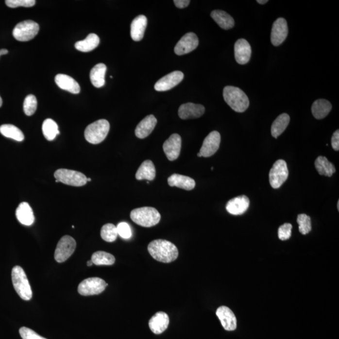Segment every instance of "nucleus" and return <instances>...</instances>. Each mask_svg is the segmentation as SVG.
Segmentation results:
<instances>
[{
    "mask_svg": "<svg viewBox=\"0 0 339 339\" xmlns=\"http://www.w3.org/2000/svg\"><path fill=\"white\" fill-rule=\"evenodd\" d=\"M148 250L155 260L165 263L173 262L179 256L177 246L165 239L152 241L148 246Z\"/></svg>",
    "mask_w": 339,
    "mask_h": 339,
    "instance_id": "nucleus-1",
    "label": "nucleus"
},
{
    "mask_svg": "<svg viewBox=\"0 0 339 339\" xmlns=\"http://www.w3.org/2000/svg\"><path fill=\"white\" fill-rule=\"evenodd\" d=\"M223 97L227 104L236 112L243 113L250 106L248 96L237 87H225L223 90Z\"/></svg>",
    "mask_w": 339,
    "mask_h": 339,
    "instance_id": "nucleus-2",
    "label": "nucleus"
},
{
    "mask_svg": "<svg viewBox=\"0 0 339 339\" xmlns=\"http://www.w3.org/2000/svg\"><path fill=\"white\" fill-rule=\"evenodd\" d=\"M130 218L139 226L150 227L156 226L159 223L161 216L155 208L143 207L137 208L131 212Z\"/></svg>",
    "mask_w": 339,
    "mask_h": 339,
    "instance_id": "nucleus-3",
    "label": "nucleus"
},
{
    "mask_svg": "<svg viewBox=\"0 0 339 339\" xmlns=\"http://www.w3.org/2000/svg\"><path fill=\"white\" fill-rule=\"evenodd\" d=\"M12 280L16 292L21 299L29 301L32 297V291L24 270L20 266L12 269Z\"/></svg>",
    "mask_w": 339,
    "mask_h": 339,
    "instance_id": "nucleus-4",
    "label": "nucleus"
},
{
    "mask_svg": "<svg viewBox=\"0 0 339 339\" xmlns=\"http://www.w3.org/2000/svg\"><path fill=\"white\" fill-rule=\"evenodd\" d=\"M110 129V124L106 119L98 120L90 124L85 128V136L88 142L97 145L106 138Z\"/></svg>",
    "mask_w": 339,
    "mask_h": 339,
    "instance_id": "nucleus-5",
    "label": "nucleus"
},
{
    "mask_svg": "<svg viewBox=\"0 0 339 339\" xmlns=\"http://www.w3.org/2000/svg\"><path fill=\"white\" fill-rule=\"evenodd\" d=\"M55 179L66 185L81 186L87 184V178L79 171L66 169L57 170L54 173Z\"/></svg>",
    "mask_w": 339,
    "mask_h": 339,
    "instance_id": "nucleus-6",
    "label": "nucleus"
},
{
    "mask_svg": "<svg viewBox=\"0 0 339 339\" xmlns=\"http://www.w3.org/2000/svg\"><path fill=\"white\" fill-rule=\"evenodd\" d=\"M39 31V25L32 20L21 21L18 23L13 31V35L20 42H27L33 39Z\"/></svg>",
    "mask_w": 339,
    "mask_h": 339,
    "instance_id": "nucleus-7",
    "label": "nucleus"
},
{
    "mask_svg": "<svg viewBox=\"0 0 339 339\" xmlns=\"http://www.w3.org/2000/svg\"><path fill=\"white\" fill-rule=\"evenodd\" d=\"M76 248V242L70 236H64L58 242L54 257L58 263H63L69 258Z\"/></svg>",
    "mask_w": 339,
    "mask_h": 339,
    "instance_id": "nucleus-8",
    "label": "nucleus"
},
{
    "mask_svg": "<svg viewBox=\"0 0 339 339\" xmlns=\"http://www.w3.org/2000/svg\"><path fill=\"white\" fill-rule=\"evenodd\" d=\"M288 170L286 162L278 160L274 163L270 171V183L273 188H280L288 179Z\"/></svg>",
    "mask_w": 339,
    "mask_h": 339,
    "instance_id": "nucleus-9",
    "label": "nucleus"
},
{
    "mask_svg": "<svg viewBox=\"0 0 339 339\" xmlns=\"http://www.w3.org/2000/svg\"><path fill=\"white\" fill-rule=\"evenodd\" d=\"M108 285V283L102 278H89L79 284L78 292L83 296L99 295L104 291Z\"/></svg>",
    "mask_w": 339,
    "mask_h": 339,
    "instance_id": "nucleus-10",
    "label": "nucleus"
},
{
    "mask_svg": "<svg viewBox=\"0 0 339 339\" xmlns=\"http://www.w3.org/2000/svg\"><path fill=\"white\" fill-rule=\"evenodd\" d=\"M198 46V37L194 33L189 32L178 42L174 48L175 53L178 55H185L194 51Z\"/></svg>",
    "mask_w": 339,
    "mask_h": 339,
    "instance_id": "nucleus-11",
    "label": "nucleus"
},
{
    "mask_svg": "<svg viewBox=\"0 0 339 339\" xmlns=\"http://www.w3.org/2000/svg\"><path fill=\"white\" fill-rule=\"evenodd\" d=\"M220 133L214 131L210 133L203 140L200 152L202 157H210L215 154L220 149Z\"/></svg>",
    "mask_w": 339,
    "mask_h": 339,
    "instance_id": "nucleus-12",
    "label": "nucleus"
},
{
    "mask_svg": "<svg viewBox=\"0 0 339 339\" xmlns=\"http://www.w3.org/2000/svg\"><path fill=\"white\" fill-rule=\"evenodd\" d=\"M288 33L287 21L283 18H279L272 24L271 33V42L274 46L282 44L287 37Z\"/></svg>",
    "mask_w": 339,
    "mask_h": 339,
    "instance_id": "nucleus-13",
    "label": "nucleus"
},
{
    "mask_svg": "<svg viewBox=\"0 0 339 339\" xmlns=\"http://www.w3.org/2000/svg\"><path fill=\"white\" fill-rule=\"evenodd\" d=\"M182 139L179 135H171L163 145V149L170 161L177 160L181 151Z\"/></svg>",
    "mask_w": 339,
    "mask_h": 339,
    "instance_id": "nucleus-14",
    "label": "nucleus"
},
{
    "mask_svg": "<svg viewBox=\"0 0 339 339\" xmlns=\"http://www.w3.org/2000/svg\"><path fill=\"white\" fill-rule=\"evenodd\" d=\"M183 72L174 71L163 77L154 85V89L157 91H167L179 85L183 80Z\"/></svg>",
    "mask_w": 339,
    "mask_h": 339,
    "instance_id": "nucleus-15",
    "label": "nucleus"
},
{
    "mask_svg": "<svg viewBox=\"0 0 339 339\" xmlns=\"http://www.w3.org/2000/svg\"><path fill=\"white\" fill-rule=\"evenodd\" d=\"M216 315L225 330L233 331L237 329V317L230 308L226 306H221L217 310Z\"/></svg>",
    "mask_w": 339,
    "mask_h": 339,
    "instance_id": "nucleus-16",
    "label": "nucleus"
},
{
    "mask_svg": "<svg viewBox=\"0 0 339 339\" xmlns=\"http://www.w3.org/2000/svg\"><path fill=\"white\" fill-rule=\"evenodd\" d=\"M204 106L201 104L188 102L180 106L178 114L182 119H198L204 114Z\"/></svg>",
    "mask_w": 339,
    "mask_h": 339,
    "instance_id": "nucleus-17",
    "label": "nucleus"
},
{
    "mask_svg": "<svg viewBox=\"0 0 339 339\" xmlns=\"http://www.w3.org/2000/svg\"><path fill=\"white\" fill-rule=\"evenodd\" d=\"M250 206V199L246 195L235 197L227 203V211L232 215H242L248 210Z\"/></svg>",
    "mask_w": 339,
    "mask_h": 339,
    "instance_id": "nucleus-18",
    "label": "nucleus"
},
{
    "mask_svg": "<svg viewBox=\"0 0 339 339\" xmlns=\"http://www.w3.org/2000/svg\"><path fill=\"white\" fill-rule=\"evenodd\" d=\"M235 55L236 61L241 65H244L250 61L252 47L246 40L241 38L235 43Z\"/></svg>",
    "mask_w": 339,
    "mask_h": 339,
    "instance_id": "nucleus-19",
    "label": "nucleus"
},
{
    "mask_svg": "<svg viewBox=\"0 0 339 339\" xmlns=\"http://www.w3.org/2000/svg\"><path fill=\"white\" fill-rule=\"evenodd\" d=\"M156 123L157 119L153 115L147 116L137 125L135 130V135L139 139L147 138L153 132Z\"/></svg>",
    "mask_w": 339,
    "mask_h": 339,
    "instance_id": "nucleus-20",
    "label": "nucleus"
},
{
    "mask_svg": "<svg viewBox=\"0 0 339 339\" xmlns=\"http://www.w3.org/2000/svg\"><path fill=\"white\" fill-rule=\"evenodd\" d=\"M170 322L168 315L164 312H158L149 321L150 330L155 334H160L166 330Z\"/></svg>",
    "mask_w": 339,
    "mask_h": 339,
    "instance_id": "nucleus-21",
    "label": "nucleus"
},
{
    "mask_svg": "<svg viewBox=\"0 0 339 339\" xmlns=\"http://www.w3.org/2000/svg\"><path fill=\"white\" fill-rule=\"evenodd\" d=\"M55 83L61 89L72 94H79L81 91L80 85L75 79L68 75L59 74L55 77Z\"/></svg>",
    "mask_w": 339,
    "mask_h": 339,
    "instance_id": "nucleus-22",
    "label": "nucleus"
},
{
    "mask_svg": "<svg viewBox=\"0 0 339 339\" xmlns=\"http://www.w3.org/2000/svg\"><path fill=\"white\" fill-rule=\"evenodd\" d=\"M147 21V18L145 16H139L133 20L131 24V36L134 41L139 42L143 39Z\"/></svg>",
    "mask_w": 339,
    "mask_h": 339,
    "instance_id": "nucleus-23",
    "label": "nucleus"
},
{
    "mask_svg": "<svg viewBox=\"0 0 339 339\" xmlns=\"http://www.w3.org/2000/svg\"><path fill=\"white\" fill-rule=\"evenodd\" d=\"M16 216L19 222L25 226H31L35 221V217L31 206L25 202L21 203L17 207Z\"/></svg>",
    "mask_w": 339,
    "mask_h": 339,
    "instance_id": "nucleus-24",
    "label": "nucleus"
},
{
    "mask_svg": "<svg viewBox=\"0 0 339 339\" xmlns=\"http://www.w3.org/2000/svg\"><path fill=\"white\" fill-rule=\"evenodd\" d=\"M168 184L170 186H177L186 190H192L195 186V180L192 178L177 173L169 177Z\"/></svg>",
    "mask_w": 339,
    "mask_h": 339,
    "instance_id": "nucleus-25",
    "label": "nucleus"
},
{
    "mask_svg": "<svg viewBox=\"0 0 339 339\" xmlns=\"http://www.w3.org/2000/svg\"><path fill=\"white\" fill-rule=\"evenodd\" d=\"M156 170L153 163L147 160L143 162L136 171V179L138 180H147L151 181L155 178Z\"/></svg>",
    "mask_w": 339,
    "mask_h": 339,
    "instance_id": "nucleus-26",
    "label": "nucleus"
},
{
    "mask_svg": "<svg viewBox=\"0 0 339 339\" xmlns=\"http://www.w3.org/2000/svg\"><path fill=\"white\" fill-rule=\"evenodd\" d=\"M332 104L329 101L326 100H318L313 103L312 113L313 116L317 119H325L332 110Z\"/></svg>",
    "mask_w": 339,
    "mask_h": 339,
    "instance_id": "nucleus-27",
    "label": "nucleus"
},
{
    "mask_svg": "<svg viewBox=\"0 0 339 339\" xmlns=\"http://www.w3.org/2000/svg\"><path fill=\"white\" fill-rule=\"evenodd\" d=\"M106 70V66L102 63L97 64L92 68L90 72V79L94 87L100 88L104 86Z\"/></svg>",
    "mask_w": 339,
    "mask_h": 339,
    "instance_id": "nucleus-28",
    "label": "nucleus"
},
{
    "mask_svg": "<svg viewBox=\"0 0 339 339\" xmlns=\"http://www.w3.org/2000/svg\"><path fill=\"white\" fill-rule=\"evenodd\" d=\"M211 16L220 28L224 30H229L235 26V20L233 17L222 10H214Z\"/></svg>",
    "mask_w": 339,
    "mask_h": 339,
    "instance_id": "nucleus-29",
    "label": "nucleus"
},
{
    "mask_svg": "<svg viewBox=\"0 0 339 339\" xmlns=\"http://www.w3.org/2000/svg\"><path fill=\"white\" fill-rule=\"evenodd\" d=\"M100 40L95 34H90L85 39L76 43L75 47L77 51L83 52H89L93 51L100 44Z\"/></svg>",
    "mask_w": 339,
    "mask_h": 339,
    "instance_id": "nucleus-30",
    "label": "nucleus"
},
{
    "mask_svg": "<svg viewBox=\"0 0 339 339\" xmlns=\"http://www.w3.org/2000/svg\"><path fill=\"white\" fill-rule=\"evenodd\" d=\"M289 121H290V118L288 114L283 113L279 116L272 124L271 128L272 136L274 138H277L286 130Z\"/></svg>",
    "mask_w": 339,
    "mask_h": 339,
    "instance_id": "nucleus-31",
    "label": "nucleus"
},
{
    "mask_svg": "<svg viewBox=\"0 0 339 339\" xmlns=\"http://www.w3.org/2000/svg\"><path fill=\"white\" fill-rule=\"evenodd\" d=\"M315 166L321 175L330 177L336 172L334 165L324 156H320L317 158L315 162Z\"/></svg>",
    "mask_w": 339,
    "mask_h": 339,
    "instance_id": "nucleus-32",
    "label": "nucleus"
},
{
    "mask_svg": "<svg viewBox=\"0 0 339 339\" xmlns=\"http://www.w3.org/2000/svg\"><path fill=\"white\" fill-rule=\"evenodd\" d=\"M0 133L6 138L15 139L17 141L24 140L25 137L23 132L13 124H3L0 126Z\"/></svg>",
    "mask_w": 339,
    "mask_h": 339,
    "instance_id": "nucleus-33",
    "label": "nucleus"
},
{
    "mask_svg": "<svg viewBox=\"0 0 339 339\" xmlns=\"http://www.w3.org/2000/svg\"><path fill=\"white\" fill-rule=\"evenodd\" d=\"M42 132L48 141L53 140L60 134L57 124L53 119H49L45 120L43 123Z\"/></svg>",
    "mask_w": 339,
    "mask_h": 339,
    "instance_id": "nucleus-34",
    "label": "nucleus"
},
{
    "mask_svg": "<svg viewBox=\"0 0 339 339\" xmlns=\"http://www.w3.org/2000/svg\"><path fill=\"white\" fill-rule=\"evenodd\" d=\"M91 261L93 265L110 266L115 263V257L110 253L100 251L92 255Z\"/></svg>",
    "mask_w": 339,
    "mask_h": 339,
    "instance_id": "nucleus-35",
    "label": "nucleus"
},
{
    "mask_svg": "<svg viewBox=\"0 0 339 339\" xmlns=\"http://www.w3.org/2000/svg\"><path fill=\"white\" fill-rule=\"evenodd\" d=\"M117 227L113 224H106L102 227L101 230V237L104 241L112 242L117 239Z\"/></svg>",
    "mask_w": 339,
    "mask_h": 339,
    "instance_id": "nucleus-36",
    "label": "nucleus"
},
{
    "mask_svg": "<svg viewBox=\"0 0 339 339\" xmlns=\"http://www.w3.org/2000/svg\"><path fill=\"white\" fill-rule=\"evenodd\" d=\"M297 222L299 225V231L302 235H307L312 230L311 218L306 214H299L297 218Z\"/></svg>",
    "mask_w": 339,
    "mask_h": 339,
    "instance_id": "nucleus-37",
    "label": "nucleus"
},
{
    "mask_svg": "<svg viewBox=\"0 0 339 339\" xmlns=\"http://www.w3.org/2000/svg\"><path fill=\"white\" fill-rule=\"evenodd\" d=\"M37 108V101L35 96L30 94L25 99L23 102V111L26 115L32 116L35 113Z\"/></svg>",
    "mask_w": 339,
    "mask_h": 339,
    "instance_id": "nucleus-38",
    "label": "nucleus"
},
{
    "mask_svg": "<svg viewBox=\"0 0 339 339\" xmlns=\"http://www.w3.org/2000/svg\"><path fill=\"white\" fill-rule=\"evenodd\" d=\"M6 5L10 8H18L19 6L23 7H32L35 5V0H6Z\"/></svg>",
    "mask_w": 339,
    "mask_h": 339,
    "instance_id": "nucleus-39",
    "label": "nucleus"
},
{
    "mask_svg": "<svg viewBox=\"0 0 339 339\" xmlns=\"http://www.w3.org/2000/svg\"><path fill=\"white\" fill-rule=\"evenodd\" d=\"M117 227L118 234L123 239H128L132 237V230H131L130 226H129L128 223L120 222L118 224Z\"/></svg>",
    "mask_w": 339,
    "mask_h": 339,
    "instance_id": "nucleus-40",
    "label": "nucleus"
},
{
    "mask_svg": "<svg viewBox=\"0 0 339 339\" xmlns=\"http://www.w3.org/2000/svg\"><path fill=\"white\" fill-rule=\"evenodd\" d=\"M292 225L289 223H285L280 227L278 229V237L282 241H285L290 238L291 236Z\"/></svg>",
    "mask_w": 339,
    "mask_h": 339,
    "instance_id": "nucleus-41",
    "label": "nucleus"
},
{
    "mask_svg": "<svg viewBox=\"0 0 339 339\" xmlns=\"http://www.w3.org/2000/svg\"><path fill=\"white\" fill-rule=\"evenodd\" d=\"M19 332L22 339H47L36 334L33 330L25 327H21Z\"/></svg>",
    "mask_w": 339,
    "mask_h": 339,
    "instance_id": "nucleus-42",
    "label": "nucleus"
},
{
    "mask_svg": "<svg viewBox=\"0 0 339 339\" xmlns=\"http://www.w3.org/2000/svg\"><path fill=\"white\" fill-rule=\"evenodd\" d=\"M332 146L334 150L339 151V131L337 130L334 132L333 136L332 137Z\"/></svg>",
    "mask_w": 339,
    "mask_h": 339,
    "instance_id": "nucleus-43",
    "label": "nucleus"
},
{
    "mask_svg": "<svg viewBox=\"0 0 339 339\" xmlns=\"http://www.w3.org/2000/svg\"><path fill=\"white\" fill-rule=\"evenodd\" d=\"M175 5L179 8H184L188 6L190 3L189 0H175L173 1Z\"/></svg>",
    "mask_w": 339,
    "mask_h": 339,
    "instance_id": "nucleus-44",
    "label": "nucleus"
},
{
    "mask_svg": "<svg viewBox=\"0 0 339 339\" xmlns=\"http://www.w3.org/2000/svg\"><path fill=\"white\" fill-rule=\"evenodd\" d=\"M8 53V51L6 50V49H1V50H0V56H1V55L7 54Z\"/></svg>",
    "mask_w": 339,
    "mask_h": 339,
    "instance_id": "nucleus-45",
    "label": "nucleus"
},
{
    "mask_svg": "<svg viewBox=\"0 0 339 339\" xmlns=\"http://www.w3.org/2000/svg\"><path fill=\"white\" fill-rule=\"evenodd\" d=\"M268 0H257V3L261 4V5H264V4L268 3Z\"/></svg>",
    "mask_w": 339,
    "mask_h": 339,
    "instance_id": "nucleus-46",
    "label": "nucleus"
},
{
    "mask_svg": "<svg viewBox=\"0 0 339 339\" xmlns=\"http://www.w3.org/2000/svg\"><path fill=\"white\" fill-rule=\"evenodd\" d=\"M87 265L88 267H91V266L93 265V261H92L91 260L88 261Z\"/></svg>",
    "mask_w": 339,
    "mask_h": 339,
    "instance_id": "nucleus-47",
    "label": "nucleus"
},
{
    "mask_svg": "<svg viewBox=\"0 0 339 339\" xmlns=\"http://www.w3.org/2000/svg\"><path fill=\"white\" fill-rule=\"evenodd\" d=\"M2 104H3V101H2L1 96H0V107H1Z\"/></svg>",
    "mask_w": 339,
    "mask_h": 339,
    "instance_id": "nucleus-48",
    "label": "nucleus"
},
{
    "mask_svg": "<svg viewBox=\"0 0 339 339\" xmlns=\"http://www.w3.org/2000/svg\"><path fill=\"white\" fill-rule=\"evenodd\" d=\"M197 156H198L199 157H202V155H201V154L200 153H199L198 154H197Z\"/></svg>",
    "mask_w": 339,
    "mask_h": 339,
    "instance_id": "nucleus-49",
    "label": "nucleus"
},
{
    "mask_svg": "<svg viewBox=\"0 0 339 339\" xmlns=\"http://www.w3.org/2000/svg\"><path fill=\"white\" fill-rule=\"evenodd\" d=\"M87 182H91V179H90V178H88L87 179Z\"/></svg>",
    "mask_w": 339,
    "mask_h": 339,
    "instance_id": "nucleus-50",
    "label": "nucleus"
},
{
    "mask_svg": "<svg viewBox=\"0 0 339 339\" xmlns=\"http://www.w3.org/2000/svg\"><path fill=\"white\" fill-rule=\"evenodd\" d=\"M338 211H339V201H338Z\"/></svg>",
    "mask_w": 339,
    "mask_h": 339,
    "instance_id": "nucleus-51",
    "label": "nucleus"
}]
</instances>
